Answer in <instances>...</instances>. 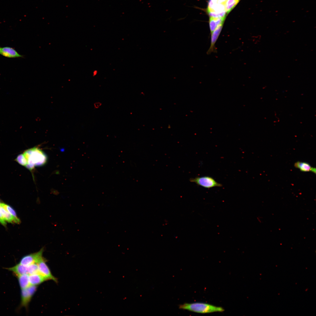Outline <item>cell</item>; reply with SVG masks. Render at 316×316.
<instances>
[{
	"label": "cell",
	"mask_w": 316,
	"mask_h": 316,
	"mask_svg": "<svg viewBox=\"0 0 316 316\" xmlns=\"http://www.w3.org/2000/svg\"><path fill=\"white\" fill-rule=\"evenodd\" d=\"M27 161L25 167L32 171L35 167L42 166L47 162L46 155L40 148L34 147L25 151L23 153Z\"/></svg>",
	"instance_id": "cell-1"
},
{
	"label": "cell",
	"mask_w": 316,
	"mask_h": 316,
	"mask_svg": "<svg viewBox=\"0 0 316 316\" xmlns=\"http://www.w3.org/2000/svg\"><path fill=\"white\" fill-rule=\"evenodd\" d=\"M178 307L180 309L202 314L221 312L224 311L222 307L203 303H185L179 305Z\"/></svg>",
	"instance_id": "cell-2"
},
{
	"label": "cell",
	"mask_w": 316,
	"mask_h": 316,
	"mask_svg": "<svg viewBox=\"0 0 316 316\" xmlns=\"http://www.w3.org/2000/svg\"><path fill=\"white\" fill-rule=\"evenodd\" d=\"M218 0H209L207 11L210 17L216 18L226 17L227 13L226 6L219 3Z\"/></svg>",
	"instance_id": "cell-3"
},
{
	"label": "cell",
	"mask_w": 316,
	"mask_h": 316,
	"mask_svg": "<svg viewBox=\"0 0 316 316\" xmlns=\"http://www.w3.org/2000/svg\"><path fill=\"white\" fill-rule=\"evenodd\" d=\"M190 182L194 183L197 185L207 188L214 187H221L222 185L217 182L213 178L209 176L196 177L189 179Z\"/></svg>",
	"instance_id": "cell-4"
},
{
	"label": "cell",
	"mask_w": 316,
	"mask_h": 316,
	"mask_svg": "<svg viewBox=\"0 0 316 316\" xmlns=\"http://www.w3.org/2000/svg\"><path fill=\"white\" fill-rule=\"evenodd\" d=\"M37 286L30 285L28 287L21 289L20 307H24L26 309L33 296L37 291Z\"/></svg>",
	"instance_id": "cell-5"
},
{
	"label": "cell",
	"mask_w": 316,
	"mask_h": 316,
	"mask_svg": "<svg viewBox=\"0 0 316 316\" xmlns=\"http://www.w3.org/2000/svg\"><path fill=\"white\" fill-rule=\"evenodd\" d=\"M44 248H42L39 251L23 256L20 260L19 263L25 266L37 263L43 257Z\"/></svg>",
	"instance_id": "cell-6"
},
{
	"label": "cell",
	"mask_w": 316,
	"mask_h": 316,
	"mask_svg": "<svg viewBox=\"0 0 316 316\" xmlns=\"http://www.w3.org/2000/svg\"><path fill=\"white\" fill-rule=\"evenodd\" d=\"M46 260L43 257L37 263L39 273L48 280H52L57 283V279L52 274L46 263Z\"/></svg>",
	"instance_id": "cell-7"
},
{
	"label": "cell",
	"mask_w": 316,
	"mask_h": 316,
	"mask_svg": "<svg viewBox=\"0 0 316 316\" xmlns=\"http://www.w3.org/2000/svg\"><path fill=\"white\" fill-rule=\"evenodd\" d=\"M223 26V25H219L213 32L211 33L210 45L207 52V54H210L212 52L216 51V49L215 46V43L220 35Z\"/></svg>",
	"instance_id": "cell-8"
},
{
	"label": "cell",
	"mask_w": 316,
	"mask_h": 316,
	"mask_svg": "<svg viewBox=\"0 0 316 316\" xmlns=\"http://www.w3.org/2000/svg\"><path fill=\"white\" fill-rule=\"evenodd\" d=\"M0 54L6 57L9 58H23V55L18 53V52L13 48L5 47H0Z\"/></svg>",
	"instance_id": "cell-9"
},
{
	"label": "cell",
	"mask_w": 316,
	"mask_h": 316,
	"mask_svg": "<svg viewBox=\"0 0 316 316\" xmlns=\"http://www.w3.org/2000/svg\"><path fill=\"white\" fill-rule=\"evenodd\" d=\"M6 269L12 272L16 277L23 274L28 275V266L22 265L19 263L13 267Z\"/></svg>",
	"instance_id": "cell-10"
},
{
	"label": "cell",
	"mask_w": 316,
	"mask_h": 316,
	"mask_svg": "<svg viewBox=\"0 0 316 316\" xmlns=\"http://www.w3.org/2000/svg\"><path fill=\"white\" fill-rule=\"evenodd\" d=\"M29 280L31 285L37 286L48 280L39 273L29 275Z\"/></svg>",
	"instance_id": "cell-11"
},
{
	"label": "cell",
	"mask_w": 316,
	"mask_h": 316,
	"mask_svg": "<svg viewBox=\"0 0 316 316\" xmlns=\"http://www.w3.org/2000/svg\"><path fill=\"white\" fill-rule=\"evenodd\" d=\"M225 18L226 17L216 18L210 17L209 23L211 33L219 25L223 24Z\"/></svg>",
	"instance_id": "cell-12"
},
{
	"label": "cell",
	"mask_w": 316,
	"mask_h": 316,
	"mask_svg": "<svg viewBox=\"0 0 316 316\" xmlns=\"http://www.w3.org/2000/svg\"><path fill=\"white\" fill-rule=\"evenodd\" d=\"M0 209L2 216L6 221L13 223L19 224L20 223V220L18 218L14 217L1 206Z\"/></svg>",
	"instance_id": "cell-13"
},
{
	"label": "cell",
	"mask_w": 316,
	"mask_h": 316,
	"mask_svg": "<svg viewBox=\"0 0 316 316\" xmlns=\"http://www.w3.org/2000/svg\"><path fill=\"white\" fill-rule=\"evenodd\" d=\"M16 277L18 279L19 285L21 289L26 288L31 285L29 280L28 275L23 274L18 276Z\"/></svg>",
	"instance_id": "cell-14"
},
{
	"label": "cell",
	"mask_w": 316,
	"mask_h": 316,
	"mask_svg": "<svg viewBox=\"0 0 316 316\" xmlns=\"http://www.w3.org/2000/svg\"><path fill=\"white\" fill-rule=\"evenodd\" d=\"M295 167L299 169L301 171L304 172L311 171L312 168L308 163L300 161H297L294 164Z\"/></svg>",
	"instance_id": "cell-15"
},
{
	"label": "cell",
	"mask_w": 316,
	"mask_h": 316,
	"mask_svg": "<svg viewBox=\"0 0 316 316\" xmlns=\"http://www.w3.org/2000/svg\"><path fill=\"white\" fill-rule=\"evenodd\" d=\"M240 0H227L226 5L227 14L229 13L236 6Z\"/></svg>",
	"instance_id": "cell-16"
},
{
	"label": "cell",
	"mask_w": 316,
	"mask_h": 316,
	"mask_svg": "<svg viewBox=\"0 0 316 316\" xmlns=\"http://www.w3.org/2000/svg\"><path fill=\"white\" fill-rule=\"evenodd\" d=\"M28 266L29 275L39 273L38 266L37 263L32 264Z\"/></svg>",
	"instance_id": "cell-17"
},
{
	"label": "cell",
	"mask_w": 316,
	"mask_h": 316,
	"mask_svg": "<svg viewBox=\"0 0 316 316\" xmlns=\"http://www.w3.org/2000/svg\"><path fill=\"white\" fill-rule=\"evenodd\" d=\"M0 206L3 207L8 212L16 218H18L15 211L10 206L3 203H0Z\"/></svg>",
	"instance_id": "cell-18"
},
{
	"label": "cell",
	"mask_w": 316,
	"mask_h": 316,
	"mask_svg": "<svg viewBox=\"0 0 316 316\" xmlns=\"http://www.w3.org/2000/svg\"><path fill=\"white\" fill-rule=\"evenodd\" d=\"M16 160L19 164L23 166H25L27 164V159L23 154L19 155L16 159Z\"/></svg>",
	"instance_id": "cell-19"
},
{
	"label": "cell",
	"mask_w": 316,
	"mask_h": 316,
	"mask_svg": "<svg viewBox=\"0 0 316 316\" xmlns=\"http://www.w3.org/2000/svg\"><path fill=\"white\" fill-rule=\"evenodd\" d=\"M0 223L2 224L4 226H5L6 224V221L4 219L1 210L0 209Z\"/></svg>",
	"instance_id": "cell-20"
},
{
	"label": "cell",
	"mask_w": 316,
	"mask_h": 316,
	"mask_svg": "<svg viewBox=\"0 0 316 316\" xmlns=\"http://www.w3.org/2000/svg\"></svg>",
	"instance_id": "cell-21"
}]
</instances>
